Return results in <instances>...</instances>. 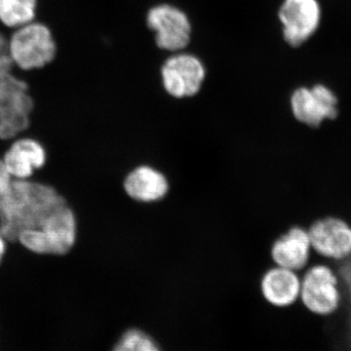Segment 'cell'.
Here are the masks:
<instances>
[{
    "label": "cell",
    "instance_id": "1",
    "mask_svg": "<svg viewBox=\"0 0 351 351\" xmlns=\"http://www.w3.org/2000/svg\"><path fill=\"white\" fill-rule=\"evenodd\" d=\"M66 203L54 186L34 180L14 181L0 198V228L9 242L36 228L54 210Z\"/></svg>",
    "mask_w": 351,
    "mask_h": 351
},
{
    "label": "cell",
    "instance_id": "2",
    "mask_svg": "<svg viewBox=\"0 0 351 351\" xmlns=\"http://www.w3.org/2000/svg\"><path fill=\"white\" fill-rule=\"evenodd\" d=\"M14 71L29 76L50 69L59 59L61 44L50 23L39 19L8 32Z\"/></svg>",
    "mask_w": 351,
    "mask_h": 351
},
{
    "label": "cell",
    "instance_id": "3",
    "mask_svg": "<svg viewBox=\"0 0 351 351\" xmlns=\"http://www.w3.org/2000/svg\"><path fill=\"white\" fill-rule=\"evenodd\" d=\"M77 219L68 203L57 208L36 228L21 232L17 242L39 256H64L77 240Z\"/></svg>",
    "mask_w": 351,
    "mask_h": 351
},
{
    "label": "cell",
    "instance_id": "4",
    "mask_svg": "<svg viewBox=\"0 0 351 351\" xmlns=\"http://www.w3.org/2000/svg\"><path fill=\"white\" fill-rule=\"evenodd\" d=\"M36 101L27 76L19 73L0 77V140L12 141L31 127Z\"/></svg>",
    "mask_w": 351,
    "mask_h": 351
},
{
    "label": "cell",
    "instance_id": "5",
    "mask_svg": "<svg viewBox=\"0 0 351 351\" xmlns=\"http://www.w3.org/2000/svg\"><path fill=\"white\" fill-rule=\"evenodd\" d=\"M304 271L300 293L302 306L308 313L320 317L337 313L343 302V290L336 267L318 258Z\"/></svg>",
    "mask_w": 351,
    "mask_h": 351
},
{
    "label": "cell",
    "instance_id": "6",
    "mask_svg": "<svg viewBox=\"0 0 351 351\" xmlns=\"http://www.w3.org/2000/svg\"><path fill=\"white\" fill-rule=\"evenodd\" d=\"M339 101L334 91L323 84L295 88L290 97L293 117L307 128L319 129L326 122H334L339 115Z\"/></svg>",
    "mask_w": 351,
    "mask_h": 351
},
{
    "label": "cell",
    "instance_id": "7",
    "mask_svg": "<svg viewBox=\"0 0 351 351\" xmlns=\"http://www.w3.org/2000/svg\"><path fill=\"white\" fill-rule=\"evenodd\" d=\"M313 256L332 265L351 256V223L339 216L321 217L307 226Z\"/></svg>",
    "mask_w": 351,
    "mask_h": 351
},
{
    "label": "cell",
    "instance_id": "8",
    "mask_svg": "<svg viewBox=\"0 0 351 351\" xmlns=\"http://www.w3.org/2000/svg\"><path fill=\"white\" fill-rule=\"evenodd\" d=\"M147 24L160 49L170 53L184 51L191 40L193 27L189 16L179 7L160 3L152 7Z\"/></svg>",
    "mask_w": 351,
    "mask_h": 351
},
{
    "label": "cell",
    "instance_id": "9",
    "mask_svg": "<svg viewBox=\"0 0 351 351\" xmlns=\"http://www.w3.org/2000/svg\"><path fill=\"white\" fill-rule=\"evenodd\" d=\"M161 82L166 93L186 99L199 93L206 78V69L199 58L191 53H172L161 68Z\"/></svg>",
    "mask_w": 351,
    "mask_h": 351
},
{
    "label": "cell",
    "instance_id": "10",
    "mask_svg": "<svg viewBox=\"0 0 351 351\" xmlns=\"http://www.w3.org/2000/svg\"><path fill=\"white\" fill-rule=\"evenodd\" d=\"M282 36L291 47H300L319 29L322 8L318 0H283L278 10Z\"/></svg>",
    "mask_w": 351,
    "mask_h": 351
},
{
    "label": "cell",
    "instance_id": "11",
    "mask_svg": "<svg viewBox=\"0 0 351 351\" xmlns=\"http://www.w3.org/2000/svg\"><path fill=\"white\" fill-rule=\"evenodd\" d=\"M274 265L302 271L313 262V252L307 228L295 225L274 240L270 248Z\"/></svg>",
    "mask_w": 351,
    "mask_h": 351
},
{
    "label": "cell",
    "instance_id": "12",
    "mask_svg": "<svg viewBox=\"0 0 351 351\" xmlns=\"http://www.w3.org/2000/svg\"><path fill=\"white\" fill-rule=\"evenodd\" d=\"M2 158L14 181H25L46 165L47 151L36 138L21 135L13 138Z\"/></svg>",
    "mask_w": 351,
    "mask_h": 351
},
{
    "label": "cell",
    "instance_id": "13",
    "mask_svg": "<svg viewBox=\"0 0 351 351\" xmlns=\"http://www.w3.org/2000/svg\"><path fill=\"white\" fill-rule=\"evenodd\" d=\"M261 291L271 306L280 308L293 306L300 300L301 276L294 270L274 265L263 274Z\"/></svg>",
    "mask_w": 351,
    "mask_h": 351
},
{
    "label": "cell",
    "instance_id": "14",
    "mask_svg": "<svg viewBox=\"0 0 351 351\" xmlns=\"http://www.w3.org/2000/svg\"><path fill=\"white\" fill-rule=\"evenodd\" d=\"M124 191L129 197L138 202H156L167 195L169 182L160 171L152 166L141 165L126 176Z\"/></svg>",
    "mask_w": 351,
    "mask_h": 351
},
{
    "label": "cell",
    "instance_id": "15",
    "mask_svg": "<svg viewBox=\"0 0 351 351\" xmlns=\"http://www.w3.org/2000/svg\"><path fill=\"white\" fill-rule=\"evenodd\" d=\"M41 0H0V27L7 32L39 19Z\"/></svg>",
    "mask_w": 351,
    "mask_h": 351
},
{
    "label": "cell",
    "instance_id": "16",
    "mask_svg": "<svg viewBox=\"0 0 351 351\" xmlns=\"http://www.w3.org/2000/svg\"><path fill=\"white\" fill-rule=\"evenodd\" d=\"M112 351H160L154 339L137 329L129 330L113 346Z\"/></svg>",
    "mask_w": 351,
    "mask_h": 351
},
{
    "label": "cell",
    "instance_id": "17",
    "mask_svg": "<svg viewBox=\"0 0 351 351\" xmlns=\"http://www.w3.org/2000/svg\"><path fill=\"white\" fill-rule=\"evenodd\" d=\"M13 71H15L8 51V32L0 27V77Z\"/></svg>",
    "mask_w": 351,
    "mask_h": 351
},
{
    "label": "cell",
    "instance_id": "18",
    "mask_svg": "<svg viewBox=\"0 0 351 351\" xmlns=\"http://www.w3.org/2000/svg\"><path fill=\"white\" fill-rule=\"evenodd\" d=\"M13 182L12 176L7 169L3 158L0 157V198L6 195L7 191L12 186Z\"/></svg>",
    "mask_w": 351,
    "mask_h": 351
},
{
    "label": "cell",
    "instance_id": "19",
    "mask_svg": "<svg viewBox=\"0 0 351 351\" xmlns=\"http://www.w3.org/2000/svg\"><path fill=\"white\" fill-rule=\"evenodd\" d=\"M7 242H9L8 239H6L5 235H4L1 228H0V265H1L2 261H3L4 257H5Z\"/></svg>",
    "mask_w": 351,
    "mask_h": 351
}]
</instances>
